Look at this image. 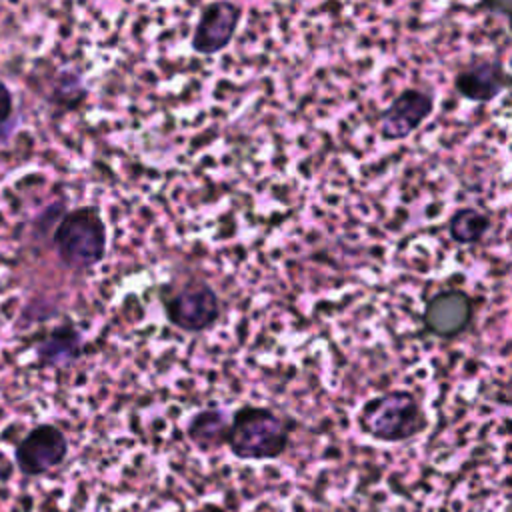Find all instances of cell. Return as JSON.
I'll list each match as a JSON object with an SVG mask.
<instances>
[{
    "mask_svg": "<svg viewBox=\"0 0 512 512\" xmlns=\"http://www.w3.org/2000/svg\"><path fill=\"white\" fill-rule=\"evenodd\" d=\"M290 442V424L266 406L244 404L228 424L226 446L242 460H272L284 454Z\"/></svg>",
    "mask_w": 512,
    "mask_h": 512,
    "instance_id": "6da1fadb",
    "label": "cell"
},
{
    "mask_svg": "<svg viewBox=\"0 0 512 512\" xmlns=\"http://www.w3.org/2000/svg\"><path fill=\"white\" fill-rule=\"evenodd\" d=\"M52 242L58 260L74 270L86 272L98 266L106 256L108 232L96 206H76L56 224Z\"/></svg>",
    "mask_w": 512,
    "mask_h": 512,
    "instance_id": "7a4b0ae2",
    "label": "cell"
},
{
    "mask_svg": "<svg viewBox=\"0 0 512 512\" xmlns=\"http://www.w3.org/2000/svg\"><path fill=\"white\" fill-rule=\"evenodd\" d=\"M360 428L376 442L400 444L420 436L428 428V416L410 392L392 390L362 406Z\"/></svg>",
    "mask_w": 512,
    "mask_h": 512,
    "instance_id": "3957f363",
    "label": "cell"
},
{
    "mask_svg": "<svg viewBox=\"0 0 512 512\" xmlns=\"http://www.w3.org/2000/svg\"><path fill=\"white\" fill-rule=\"evenodd\" d=\"M164 314L170 326L186 334H202L216 326L222 316V302L202 278H188L178 286L160 292Z\"/></svg>",
    "mask_w": 512,
    "mask_h": 512,
    "instance_id": "277c9868",
    "label": "cell"
},
{
    "mask_svg": "<svg viewBox=\"0 0 512 512\" xmlns=\"http://www.w3.org/2000/svg\"><path fill=\"white\" fill-rule=\"evenodd\" d=\"M244 8L234 2H210L206 4L194 24L190 46L196 54L214 56L230 46L240 22Z\"/></svg>",
    "mask_w": 512,
    "mask_h": 512,
    "instance_id": "5b68a950",
    "label": "cell"
},
{
    "mask_svg": "<svg viewBox=\"0 0 512 512\" xmlns=\"http://www.w3.org/2000/svg\"><path fill=\"white\" fill-rule=\"evenodd\" d=\"M68 452L64 432L54 424L34 426L16 446L18 468L26 474H42L58 466Z\"/></svg>",
    "mask_w": 512,
    "mask_h": 512,
    "instance_id": "8992f818",
    "label": "cell"
},
{
    "mask_svg": "<svg viewBox=\"0 0 512 512\" xmlns=\"http://www.w3.org/2000/svg\"><path fill=\"white\" fill-rule=\"evenodd\" d=\"M432 114V96L422 90H404L380 116V132L386 140L410 136Z\"/></svg>",
    "mask_w": 512,
    "mask_h": 512,
    "instance_id": "52a82bcc",
    "label": "cell"
},
{
    "mask_svg": "<svg viewBox=\"0 0 512 512\" xmlns=\"http://www.w3.org/2000/svg\"><path fill=\"white\" fill-rule=\"evenodd\" d=\"M472 314V302L462 290H444L432 296L424 310L426 326L436 336H456L464 330Z\"/></svg>",
    "mask_w": 512,
    "mask_h": 512,
    "instance_id": "ba28073f",
    "label": "cell"
},
{
    "mask_svg": "<svg viewBox=\"0 0 512 512\" xmlns=\"http://www.w3.org/2000/svg\"><path fill=\"white\" fill-rule=\"evenodd\" d=\"M34 352L44 368H68L84 354L82 332L72 324H60L38 340Z\"/></svg>",
    "mask_w": 512,
    "mask_h": 512,
    "instance_id": "9c48e42d",
    "label": "cell"
},
{
    "mask_svg": "<svg viewBox=\"0 0 512 512\" xmlns=\"http://www.w3.org/2000/svg\"><path fill=\"white\" fill-rule=\"evenodd\" d=\"M506 86V74L500 64L484 60L466 66L458 78H456V90L470 98V100H480L488 102L496 98Z\"/></svg>",
    "mask_w": 512,
    "mask_h": 512,
    "instance_id": "30bf717a",
    "label": "cell"
},
{
    "mask_svg": "<svg viewBox=\"0 0 512 512\" xmlns=\"http://www.w3.org/2000/svg\"><path fill=\"white\" fill-rule=\"evenodd\" d=\"M230 420H226L224 412L216 408H206L196 412L186 428L188 438L200 446V448H210L218 444H226V432H228Z\"/></svg>",
    "mask_w": 512,
    "mask_h": 512,
    "instance_id": "8fae6325",
    "label": "cell"
},
{
    "mask_svg": "<svg viewBox=\"0 0 512 512\" xmlns=\"http://www.w3.org/2000/svg\"><path fill=\"white\" fill-rule=\"evenodd\" d=\"M488 228H490V220L474 208H464L450 220L452 238L464 244L478 242L488 232Z\"/></svg>",
    "mask_w": 512,
    "mask_h": 512,
    "instance_id": "7c38bea8",
    "label": "cell"
},
{
    "mask_svg": "<svg viewBox=\"0 0 512 512\" xmlns=\"http://www.w3.org/2000/svg\"><path fill=\"white\" fill-rule=\"evenodd\" d=\"M12 114H14V96L10 88L0 80V128L8 124Z\"/></svg>",
    "mask_w": 512,
    "mask_h": 512,
    "instance_id": "4fadbf2b",
    "label": "cell"
},
{
    "mask_svg": "<svg viewBox=\"0 0 512 512\" xmlns=\"http://www.w3.org/2000/svg\"><path fill=\"white\" fill-rule=\"evenodd\" d=\"M490 8L498 10V12H504L508 16H512V2H498V4H492Z\"/></svg>",
    "mask_w": 512,
    "mask_h": 512,
    "instance_id": "5bb4252c",
    "label": "cell"
}]
</instances>
